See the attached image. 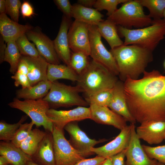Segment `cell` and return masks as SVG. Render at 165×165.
I'll use <instances>...</instances> for the list:
<instances>
[{
	"instance_id": "cell-6",
	"label": "cell",
	"mask_w": 165,
	"mask_h": 165,
	"mask_svg": "<svg viewBox=\"0 0 165 165\" xmlns=\"http://www.w3.org/2000/svg\"><path fill=\"white\" fill-rule=\"evenodd\" d=\"M82 92L77 86H72L57 81L52 82L48 93L42 99L47 102L50 107H68L73 106H87L89 104L79 95Z\"/></svg>"
},
{
	"instance_id": "cell-18",
	"label": "cell",
	"mask_w": 165,
	"mask_h": 165,
	"mask_svg": "<svg viewBox=\"0 0 165 165\" xmlns=\"http://www.w3.org/2000/svg\"><path fill=\"white\" fill-rule=\"evenodd\" d=\"M72 23L71 18L63 15L58 33L53 41L55 50L60 60L69 66L72 53L69 46L68 32Z\"/></svg>"
},
{
	"instance_id": "cell-19",
	"label": "cell",
	"mask_w": 165,
	"mask_h": 165,
	"mask_svg": "<svg viewBox=\"0 0 165 165\" xmlns=\"http://www.w3.org/2000/svg\"><path fill=\"white\" fill-rule=\"evenodd\" d=\"M33 28L30 25H22L13 21L6 13L0 14V33L6 43L15 41Z\"/></svg>"
},
{
	"instance_id": "cell-7",
	"label": "cell",
	"mask_w": 165,
	"mask_h": 165,
	"mask_svg": "<svg viewBox=\"0 0 165 165\" xmlns=\"http://www.w3.org/2000/svg\"><path fill=\"white\" fill-rule=\"evenodd\" d=\"M10 107L19 110L29 116L36 127L42 126L46 131L52 133L53 125L46 113L50 108L48 103L42 99L21 101L16 98L8 104Z\"/></svg>"
},
{
	"instance_id": "cell-46",
	"label": "cell",
	"mask_w": 165,
	"mask_h": 165,
	"mask_svg": "<svg viewBox=\"0 0 165 165\" xmlns=\"http://www.w3.org/2000/svg\"><path fill=\"white\" fill-rule=\"evenodd\" d=\"M6 0H0V14L6 13Z\"/></svg>"
},
{
	"instance_id": "cell-21",
	"label": "cell",
	"mask_w": 165,
	"mask_h": 165,
	"mask_svg": "<svg viewBox=\"0 0 165 165\" xmlns=\"http://www.w3.org/2000/svg\"><path fill=\"white\" fill-rule=\"evenodd\" d=\"M46 131V134L31 156L32 160L40 165H56L52 133Z\"/></svg>"
},
{
	"instance_id": "cell-47",
	"label": "cell",
	"mask_w": 165,
	"mask_h": 165,
	"mask_svg": "<svg viewBox=\"0 0 165 165\" xmlns=\"http://www.w3.org/2000/svg\"><path fill=\"white\" fill-rule=\"evenodd\" d=\"M10 164V162L5 156H0V165H8Z\"/></svg>"
},
{
	"instance_id": "cell-52",
	"label": "cell",
	"mask_w": 165,
	"mask_h": 165,
	"mask_svg": "<svg viewBox=\"0 0 165 165\" xmlns=\"http://www.w3.org/2000/svg\"><path fill=\"white\" fill-rule=\"evenodd\" d=\"M163 67H164V68L165 70V60L164 61V63H163Z\"/></svg>"
},
{
	"instance_id": "cell-11",
	"label": "cell",
	"mask_w": 165,
	"mask_h": 165,
	"mask_svg": "<svg viewBox=\"0 0 165 165\" xmlns=\"http://www.w3.org/2000/svg\"><path fill=\"white\" fill-rule=\"evenodd\" d=\"M89 26L76 20L72 23L68 31V38L70 48L73 52H81L90 56Z\"/></svg>"
},
{
	"instance_id": "cell-51",
	"label": "cell",
	"mask_w": 165,
	"mask_h": 165,
	"mask_svg": "<svg viewBox=\"0 0 165 165\" xmlns=\"http://www.w3.org/2000/svg\"><path fill=\"white\" fill-rule=\"evenodd\" d=\"M163 18H164L163 20L165 22V9H164V12H163Z\"/></svg>"
},
{
	"instance_id": "cell-8",
	"label": "cell",
	"mask_w": 165,
	"mask_h": 165,
	"mask_svg": "<svg viewBox=\"0 0 165 165\" xmlns=\"http://www.w3.org/2000/svg\"><path fill=\"white\" fill-rule=\"evenodd\" d=\"M90 53L92 60L101 64L114 75H119L116 61L110 51L105 47L101 36L96 25H90L89 28Z\"/></svg>"
},
{
	"instance_id": "cell-27",
	"label": "cell",
	"mask_w": 165,
	"mask_h": 165,
	"mask_svg": "<svg viewBox=\"0 0 165 165\" xmlns=\"http://www.w3.org/2000/svg\"><path fill=\"white\" fill-rule=\"evenodd\" d=\"M47 77L48 80L51 82L60 79L77 82L79 79V75L71 67L66 65L48 63Z\"/></svg>"
},
{
	"instance_id": "cell-1",
	"label": "cell",
	"mask_w": 165,
	"mask_h": 165,
	"mask_svg": "<svg viewBox=\"0 0 165 165\" xmlns=\"http://www.w3.org/2000/svg\"><path fill=\"white\" fill-rule=\"evenodd\" d=\"M143 77H127L124 82L128 108L136 122L165 121V76L157 70L145 71Z\"/></svg>"
},
{
	"instance_id": "cell-35",
	"label": "cell",
	"mask_w": 165,
	"mask_h": 165,
	"mask_svg": "<svg viewBox=\"0 0 165 165\" xmlns=\"http://www.w3.org/2000/svg\"><path fill=\"white\" fill-rule=\"evenodd\" d=\"M128 0H97L93 7L98 11L105 10L107 11L106 15L109 16L117 10V6L123 4Z\"/></svg>"
},
{
	"instance_id": "cell-30",
	"label": "cell",
	"mask_w": 165,
	"mask_h": 165,
	"mask_svg": "<svg viewBox=\"0 0 165 165\" xmlns=\"http://www.w3.org/2000/svg\"><path fill=\"white\" fill-rule=\"evenodd\" d=\"M143 7L147 8L148 15L154 20L162 19L165 9V0H138Z\"/></svg>"
},
{
	"instance_id": "cell-36",
	"label": "cell",
	"mask_w": 165,
	"mask_h": 165,
	"mask_svg": "<svg viewBox=\"0 0 165 165\" xmlns=\"http://www.w3.org/2000/svg\"><path fill=\"white\" fill-rule=\"evenodd\" d=\"M34 123L31 121L30 123L22 124L16 131L11 143L16 146L20 147L21 143L29 135Z\"/></svg>"
},
{
	"instance_id": "cell-16",
	"label": "cell",
	"mask_w": 165,
	"mask_h": 165,
	"mask_svg": "<svg viewBox=\"0 0 165 165\" xmlns=\"http://www.w3.org/2000/svg\"><path fill=\"white\" fill-rule=\"evenodd\" d=\"M90 119L103 124L111 125L121 130L126 127L127 121L108 107L90 105Z\"/></svg>"
},
{
	"instance_id": "cell-5",
	"label": "cell",
	"mask_w": 165,
	"mask_h": 165,
	"mask_svg": "<svg viewBox=\"0 0 165 165\" xmlns=\"http://www.w3.org/2000/svg\"><path fill=\"white\" fill-rule=\"evenodd\" d=\"M107 19L117 26L127 29L140 28L150 25L153 20L145 14L138 0H128Z\"/></svg>"
},
{
	"instance_id": "cell-14",
	"label": "cell",
	"mask_w": 165,
	"mask_h": 165,
	"mask_svg": "<svg viewBox=\"0 0 165 165\" xmlns=\"http://www.w3.org/2000/svg\"><path fill=\"white\" fill-rule=\"evenodd\" d=\"M131 136L126 149V165H155L156 160L150 158L144 151L137 135L134 123H130Z\"/></svg>"
},
{
	"instance_id": "cell-38",
	"label": "cell",
	"mask_w": 165,
	"mask_h": 165,
	"mask_svg": "<svg viewBox=\"0 0 165 165\" xmlns=\"http://www.w3.org/2000/svg\"><path fill=\"white\" fill-rule=\"evenodd\" d=\"M6 14L9 15L11 19L18 23L20 10L21 3L20 0H6Z\"/></svg>"
},
{
	"instance_id": "cell-4",
	"label": "cell",
	"mask_w": 165,
	"mask_h": 165,
	"mask_svg": "<svg viewBox=\"0 0 165 165\" xmlns=\"http://www.w3.org/2000/svg\"><path fill=\"white\" fill-rule=\"evenodd\" d=\"M118 33L124 38L123 45H136L153 51L165 36L163 19L153 20L152 24L143 28L129 29L117 26Z\"/></svg>"
},
{
	"instance_id": "cell-34",
	"label": "cell",
	"mask_w": 165,
	"mask_h": 165,
	"mask_svg": "<svg viewBox=\"0 0 165 165\" xmlns=\"http://www.w3.org/2000/svg\"><path fill=\"white\" fill-rule=\"evenodd\" d=\"M88 56L82 53L73 52L71 54L69 66L79 75L89 63Z\"/></svg>"
},
{
	"instance_id": "cell-23",
	"label": "cell",
	"mask_w": 165,
	"mask_h": 165,
	"mask_svg": "<svg viewBox=\"0 0 165 165\" xmlns=\"http://www.w3.org/2000/svg\"><path fill=\"white\" fill-rule=\"evenodd\" d=\"M0 155L5 156L13 165H27L31 157L11 141H1Z\"/></svg>"
},
{
	"instance_id": "cell-3",
	"label": "cell",
	"mask_w": 165,
	"mask_h": 165,
	"mask_svg": "<svg viewBox=\"0 0 165 165\" xmlns=\"http://www.w3.org/2000/svg\"><path fill=\"white\" fill-rule=\"evenodd\" d=\"M118 81L116 75L92 60L79 75L76 86L88 97L99 91L112 88Z\"/></svg>"
},
{
	"instance_id": "cell-26",
	"label": "cell",
	"mask_w": 165,
	"mask_h": 165,
	"mask_svg": "<svg viewBox=\"0 0 165 165\" xmlns=\"http://www.w3.org/2000/svg\"><path fill=\"white\" fill-rule=\"evenodd\" d=\"M52 83L48 80L43 81L30 88H22L16 91V98L33 100L42 99L48 93Z\"/></svg>"
},
{
	"instance_id": "cell-37",
	"label": "cell",
	"mask_w": 165,
	"mask_h": 165,
	"mask_svg": "<svg viewBox=\"0 0 165 165\" xmlns=\"http://www.w3.org/2000/svg\"><path fill=\"white\" fill-rule=\"evenodd\" d=\"M142 146L144 151L150 158L165 164V145L156 147L145 145Z\"/></svg>"
},
{
	"instance_id": "cell-15",
	"label": "cell",
	"mask_w": 165,
	"mask_h": 165,
	"mask_svg": "<svg viewBox=\"0 0 165 165\" xmlns=\"http://www.w3.org/2000/svg\"><path fill=\"white\" fill-rule=\"evenodd\" d=\"M131 131L130 125H127L113 140L102 146L92 148L91 151L94 154L105 159L115 155L127 148Z\"/></svg>"
},
{
	"instance_id": "cell-25",
	"label": "cell",
	"mask_w": 165,
	"mask_h": 165,
	"mask_svg": "<svg viewBox=\"0 0 165 165\" xmlns=\"http://www.w3.org/2000/svg\"><path fill=\"white\" fill-rule=\"evenodd\" d=\"M97 26L101 37L107 41L111 49L123 44L118 35L117 26L113 22L107 19L100 22Z\"/></svg>"
},
{
	"instance_id": "cell-12",
	"label": "cell",
	"mask_w": 165,
	"mask_h": 165,
	"mask_svg": "<svg viewBox=\"0 0 165 165\" xmlns=\"http://www.w3.org/2000/svg\"><path fill=\"white\" fill-rule=\"evenodd\" d=\"M28 39L34 43L39 54L49 64H58L60 61L55 50L53 41L42 33L38 27L26 33Z\"/></svg>"
},
{
	"instance_id": "cell-42",
	"label": "cell",
	"mask_w": 165,
	"mask_h": 165,
	"mask_svg": "<svg viewBox=\"0 0 165 165\" xmlns=\"http://www.w3.org/2000/svg\"><path fill=\"white\" fill-rule=\"evenodd\" d=\"M106 159L98 156L95 157L86 159L79 161L74 165H101Z\"/></svg>"
},
{
	"instance_id": "cell-28",
	"label": "cell",
	"mask_w": 165,
	"mask_h": 165,
	"mask_svg": "<svg viewBox=\"0 0 165 165\" xmlns=\"http://www.w3.org/2000/svg\"><path fill=\"white\" fill-rule=\"evenodd\" d=\"M46 134V131H42L38 128L32 129L27 138L21 143L20 147L31 157Z\"/></svg>"
},
{
	"instance_id": "cell-41",
	"label": "cell",
	"mask_w": 165,
	"mask_h": 165,
	"mask_svg": "<svg viewBox=\"0 0 165 165\" xmlns=\"http://www.w3.org/2000/svg\"><path fill=\"white\" fill-rule=\"evenodd\" d=\"M20 9L22 16L24 18H30L35 14L33 7L27 1H24L22 4Z\"/></svg>"
},
{
	"instance_id": "cell-32",
	"label": "cell",
	"mask_w": 165,
	"mask_h": 165,
	"mask_svg": "<svg viewBox=\"0 0 165 165\" xmlns=\"http://www.w3.org/2000/svg\"><path fill=\"white\" fill-rule=\"evenodd\" d=\"M113 88L99 91L89 96L85 99L89 105H95L108 107L112 96Z\"/></svg>"
},
{
	"instance_id": "cell-48",
	"label": "cell",
	"mask_w": 165,
	"mask_h": 165,
	"mask_svg": "<svg viewBox=\"0 0 165 165\" xmlns=\"http://www.w3.org/2000/svg\"><path fill=\"white\" fill-rule=\"evenodd\" d=\"M101 165H112L111 158L110 157L106 158Z\"/></svg>"
},
{
	"instance_id": "cell-17",
	"label": "cell",
	"mask_w": 165,
	"mask_h": 165,
	"mask_svg": "<svg viewBox=\"0 0 165 165\" xmlns=\"http://www.w3.org/2000/svg\"><path fill=\"white\" fill-rule=\"evenodd\" d=\"M138 138L150 145L159 144L165 138V121H146L137 127Z\"/></svg>"
},
{
	"instance_id": "cell-24",
	"label": "cell",
	"mask_w": 165,
	"mask_h": 165,
	"mask_svg": "<svg viewBox=\"0 0 165 165\" xmlns=\"http://www.w3.org/2000/svg\"><path fill=\"white\" fill-rule=\"evenodd\" d=\"M72 17L90 25H96L104 20V15L95 9L84 7L78 3L72 5Z\"/></svg>"
},
{
	"instance_id": "cell-13",
	"label": "cell",
	"mask_w": 165,
	"mask_h": 165,
	"mask_svg": "<svg viewBox=\"0 0 165 165\" xmlns=\"http://www.w3.org/2000/svg\"><path fill=\"white\" fill-rule=\"evenodd\" d=\"M46 115L54 126L63 129L65 126L70 122L90 119L91 116L90 108L84 106H78L68 110L50 108Z\"/></svg>"
},
{
	"instance_id": "cell-50",
	"label": "cell",
	"mask_w": 165,
	"mask_h": 165,
	"mask_svg": "<svg viewBox=\"0 0 165 165\" xmlns=\"http://www.w3.org/2000/svg\"><path fill=\"white\" fill-rule=\"evenodd\" d=\"M155 165H165V164L157 161Z\"/></svg>"
},
{
	"instance_id": "cell-29",
	"label": "cell",
	"mask_w": 165,
	"mask_h": 165,
	"mask_svg": "<svg viewBox=\"0 0 165 165\" xmlns=\"http://www.w3.org/2000/svg\"><path fill=\"white\" fill-rule=\"evenodd\" d=\"M21 56L15 41H10L7 43L4 61L9 64V72L11 73L14 74L16 72Z\"/></svg>"
},
{
	"instance_id": "cell-49",
	"label": "cell",
	"mask_w": 165,
	"mask_h": 165,
	"mask_svg": "<svg viewBox=\"0 0 165 165\" xmlns=\"http://www.w3.org/2000/svg\"><path fill=\"white\" fill-rule=\"evenodd\" d=\"M27 165H40L37 163H35L33 160H31L29 161Z\"/></svg>"
},
{
	"instance_id": "cell-20",
	"label": "cell",
	"mask_w": 165,
	"mask_h": 165,
	"mask_svg": "<svg viewBox=\"0 0 165 165\" xmlns=\"http://www.w3.org/2000/svg\"><path fill=\"white\" fill-rule=\"evenodd\" d=\"M108 107L130 123L135 124L136 122L127 106L124 90V82L118 80L114 86L112 98Z\"/></svg>"
},
{
	"instance_id": "cell-33",
	"label": "cell",
	"mask_w": 165,
	"mask_h": 165,
	"mask_svg": "<svg viewBox=\"0 0 165 165\" xmlns=\"http://www.w3.org/2000/svg\"><path fill=\"white\" fill-rule=\"evenodd\" d=\"M15 42L22 56L33 57L41 56L35 44L30 42L26 34L18 38Z\"/></svg>"
},
{
	"instance_id": "cell-31",
	"label": "cell",
	"mask_w": 165,
	"mask_h": 165,
	"mask_svg": "<svg viewBox=\"0 0 165 165\" xmlns=\"http://www.w3.org/2000/svg\"><path fill=\"white\" fill-rule=\"evenodd\" d=\"M27 118V115L23 116L18 122L13 124L8 123L4 120H1L0 140L5 141H11L17 130Z\"/></svg>"
},
{
	"instance_id": "cell-39",
	"label": "cell",
	"mask_w": 165,
	"mask_h": 165,
	"mask_svg": "<svg viewBox=\"0 0 165 165\" xmlns=\"http://www.w3.org/2000/svg\"><path fill=\"white\" fill-rule=\"evenodd\" d=\"M11 78L15 80L14 85L16 87L21 86L22 88H30L31 86L28 76L21 73L16 71Z\"/></svg>"
},
{
	"instance_id": "cell-10",
	"label": "cell",
	"mask_w": 165,
	"mask_h": 165,
	"mask_svg": "<svg viewBox=\"0 0 165 165\" xmlns=\"http://www.w3.org/2000/svg\"><path fill=\"white\" fill-rule=\"evenodd\" d=\"M68 133V140L73 148L84 158L94 154L91 148L96 145L107 141L105 139L97 140L89 138L79 127L77 122L74 121L66 124L64 127Z\"/></svg>"
},
{
	"instance_id": "cell-9",
	"label": "cell",
	"mask_w": 165,
	"mask_h": 165,
	"mask_svg": "<svg viewBox=\"0 0 165 165\" xmlns=\"http://www.w3.org/2000/svg\"><path fill=\"white\" fill-rule=\"evenodd\" d=\"M63 129L53 126V138L56 165H74L85 159L65 138Z\"/></svg>"
},
{
	"instance_id": "cell-45",
	"label": "cell",
	"mask_w": 165,
	"mask_h": 165,
	"mask_svg": "<svg viewBox=\"0 0 165 165\" xmlns=\"http://www.w3.org/2000/svg\"><path fill=\"white\" fill-rule=\"evenodd\" d=\"M96 1V0H78L77 3L86 7L92 8Z\"/></svg>"
},
{
	"instance_id": "cell-53",
	"label": "cell",
	"mask_w": 165,
	"mask_h": 165,
	"mask_svg": "<svg viewBox=\"0 0 165 165\" xmlns=\"http://www.w3.org/2000/svg\"><path fill=\"white\" fill-rule=\"evenodd\" d=\"M8 165H13L12 164H10Z\"/></svg>"
},
{
	"instance_id": "cell-44",
	"label": "cell",
	"mask_w": 165,
	"mask_h": 165,
	"mask_svg": "<svg viewBox=\"0 0 165 165\" xmlns=\"http://www.w3.org/2000/svg\"><path fill=\"white\" fill-rule=\"evenodd\" d=\"M2 37L1 35L0 38V63L4 62L5 53L7 45Z\"/></svg>"
},
{
	"instance_id": "cell-40",
	"label": "cell",
	"mask_w": 165,
	"mask_h": 165,
	"mask_svg": "<svg viewBox=\"0 0 165 165\" xmlns=\"http://www.w3.org/2000/svg\"><path fill=\"white\" fill-rule=\"evenodd\" d=\"M53 2L58 8L63 13L64 15L69 18L72 17V5L69 0H54Z\"/></svg>"
},
{
	"instance_id": "cell-54",
	"label": "cell",
	"mask_w": 165,
	"mask_h": 165,
	"mask_svg": "<svg viewBox=\"0 0 165 165\" xmlns=\"http://www.w3.org/2000/svg\"><path fill=\"white\" fill-rule=\"evenodd\" d=\"M164 140H165V139H164Z\"/></svg>"
},
{
	"instance_id": "cell-2",
	"label": "cell",
	"mask_w": 165,
	"mask_h": 165,
	"mask_svg": "<svg viewBox=\"0 0 165 165\" xmlns=\"http://www.w3.org/2000/svg\"><path fill=\"white\" fill-rule=\"evenodd\" d=\"M110 51L117 64L120 80L123 82L127 77L138 79L153 60L152 51L136 45L123 44Z\"/></svg>"
},
{
	"instance_id": "cell-22",
	"label": "cell",
	"mask_w": 165,
	"mask_h": 165,
	"mask_svg": "<svg viewBox=\"0 0 165 165\" xmlns=\"http://www.w3.org/2000/svg\"><path fill=\"white\" fill-rule=\"evenodd\" d=\"M23 56L28 65V77L31 86L41 81L48 80V63L43 57L41 56L38 57Z\"/></svg>"
},
{
	"instance_id": "cell-43",
	"label": "cell",
	"mask_w": 165,
	"mask_h": 165,
	"mask_svg": "<svg viewBox=\"0 0 165 165\" xmlns=\"http://www.w3.org/2000/svg\"><path fill=\"white\" fill-rule=\"evenodd\" d=\"M126 149L112 156L111 158L112 165H126L124 159L125 156Z\"/></svg>"
}]
</instances>
